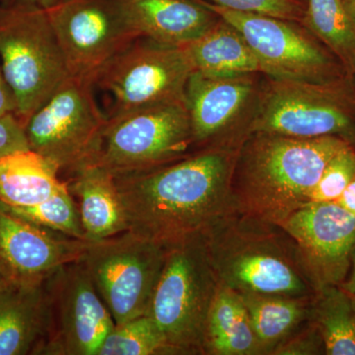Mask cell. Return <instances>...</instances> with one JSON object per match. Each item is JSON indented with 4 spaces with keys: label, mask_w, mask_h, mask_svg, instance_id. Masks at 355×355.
I'll return each instance as SVG.
<instances>
[{
    "label": "cell",
    "mask_w": 355,
    "mask_h": 355,
    "mask_svg": "<svg viewBox=\"0 0 355 355\" xmlns=\"http://www.w3.org/2000/svg\"><path fill=\"white\" fill-rule=\"evenodd\" d=\"M234 164L227 151L209 150L176 163L114 175L128 231L165 247L205 234L235 211Z\"/></svg>",
    "instance_id": "obj_1"
},
{
    "label": "cell",
    "mask_w": 355,
    "mask_h": 355,
    "mask_svg": "<svg viewBox=\"0 0 355 355\" xmlns=\"http://www.w3.org/2000/svg\"><path fill=\"white\" fill-rule=\"evenodd\" d=\"M347 146V139L335 135L254 133L235 160L231 190L236 211L279 225L308 203L326 166Z\"/></svg>",
    "instance_id": "obj_2"
},
{
    "label": "cell",
    "mask_w": 355,
    "mask_h": 355,
    "mask_svg": "<svg viewBox=\"0 0 355 355\" xmlns=\"http://www.w3.org/2000/svg\"><path fill=\"white\" fill-rule=\"evenodd\" d=\"M219 284L238 293L311 299L316 294L288 233L235 211L203 234Z\"/></svg>",
    "instance_id": "obj_3"
},
{
    "label": "cell",
    "mask_w": 355,
    "mask_h": 355,
    "mask_svg": "<svg viewBox=\"0 0 355 355\" xmlns=\"http://www.w3.org/2000/svg\"><path fill=\"white\" fill-rule=\"evenodd\" d=\"M146 315L168 354H205L210 307L219 287L203 234L170 245Z\"/></svg>",
    "instance_id": "obj_4"
},
{
    "label": "cell",
    "mask_w": 355,
    "mask_h": 355,
    "mask_svg": "<svg viewBox=\"0 0 355 355\" xmlns=\"http://www.w3.org/2000/svg\"><path fill=\"white\" fill-rule=\"evenodd\" d=\"M0 62L23 127L70 77L46 9L30 2L0 6Z\"/></svg>",
    "instance_id": "obj_5"
},
{
    "label": "cell",
    "mask_w": 355,
    "mask_h": 355,
    "mask_svg": "<svg viewBox=\"0 0 355 355\" xmlns=\"http://www.w3.org/2000/svg\"><path fill=\"white\" fill-rule=\"evenodd\" d=\"M106 123L93 83L70 76L30 116L24 132L30 150L69 177L94 163Z\"/></svg>",
    "instance_id": "obj_6"
},
{
    "label": "cell",
    "mask_w": 355,
    "mask_h": 355,
    "mask_svg": "<svg viewBox=\"0 0 355 355\" xmlns=\"http://www.w3.org/2000/svg\"><path fill=\"white\" fill-rule=\"evenodd\" d=\"M195 70L184 46L139 38L114 55L93 86L109 97L107 119L127 112L184 101V89Z\"/></svg>",
    "instance_id": "obj_7"
},
{
    "label": "cell",
    "mask_w": 355,
    "mask_h": 355,
    "mask_svg": "<svg viewBox=\"0 0 355 355\" xmlns=\"http://www.w3.org/2000/svg\"><path fill=\"white\" fill-rule=\"evenodd\" d=\"M186 102L164 103L107 119L92 165L113 175L171 163L193 144Z\"/></svg>",
    "instance_id": "obj_8"
},
{
    "label": "cell",
    "mask_w": 355,
    "mask_h": 355,
    "mask_svg": "<svg viewBox=\"0 0 355 355\" xmlns=\"http://www.w3.org/2000/svg\"><path fill=\"white\" fill-rule=\"evenodd\" d=\"M166 251L130 231L89 244L79 260L116 324L146 314Z\"/></svg>",
    "instance_id": "obj_9"
},
{
    "label": "cell",
    "mask_w": 355,
    "mask_h": 355,
    "mask_svg": "<svg viewBox=\"0 0 355 355\" xmlns=\"http://www.w3.org/2000/svg\"><path fill=\"white\" fill-rule=\"evenodd\" d=\"M46 11L70 76L92 83L114 55L139 39L114 0H64Z\"/></svg>",
    "instance_id": "obj_10"
},
{
    "label": "cell",
    "mask_w": 355,
    "mask_h": 355,
    "mask_svg": "<svg viewBox=\"0 0 355 355\" xmlns=\"http://www.w3.org/2000/svg\"><path fill=\"white\" fill-rule=\"evenodd\" d=\"M51 322L40 354L98 355L116 323L83 261L67 263L48 277Z\"/></svg>",
    "instance_id": "obj_11"
},
{
    "label": "cell",
    "mask_w": 355,
    "mask_h": 355,
    "mask_svg": "<svg viewBox=\"0 0 355 355\" xmlns=\"http://www.w3.org/2000/svg\"><path fill=\"white\" fill-rule=\"evenodd\" d=\"M202 3L242 35L263 73L275 80L324 85L331 69L330 58L298 28L272 16Z\"/></svg>",
    "instance_id": "obj_12"
},
{
    "label": "cell",
    "mask_w": 355,
    "mask_h": 355,
    "mask_svg": "<svg viewBox=\"0 0 355 355\" xmlns=\"http://www.w3.org/2000/svg\"><path fill=\"white\" fill-rule=\"evenodd\" d=\"M297 247L316 292L340 286L355 251V218L336 202H308L279 224Z\"/></svg>",
    "instance_id": "obj_13"
},
{
    "label": "cell",
    "mask_w": 355,
    "mask_h": 355,
    "mask_svg": "<svg viewBox=\"0 0 355 355\" xmlns=\"http://www.w3.org/2000/svg\"><path fill=\"white\" fill-rule=\"evenodd\" d=\"M251 130L296 139H343L354 132V123L343 103L324 85L275 80L261 100Z\"/></svg>",
    "instance_id": "obj_14"
},
{
    "label": "cell",
    "mask_w": 355,
    "mask_h": 355,
    "mask_svg": "<svg viewBox=\"0 0 355 355\" xmlns=\"http://www.w3.org/2000/svg\"><path fill=\"white\" fill-rule=\"evenodd\" d=\"M90 243L39 227L0 207V260L18 284L43 282L79 260Z\"/></svg>",
    "instance_id": "obj_15"
},
{
    "label": "cell",
    "mask_w": 355,
    "mask_h": 355,
    "mask_svg": "<svg viewBox=\"0 0 355 355\" xmlns=\"http://www.w3.org/2000/svg\"><path fill=\"white\" fill-rule=\"evenodd\" d=\"M128 27L137 38L171 46H187L216 24V14L191 0H114Z\"/></svg>",
    "instance_id": "obj_16"
},
{
    "label": "cell",
    "mask_w": 355,
    "mask_h": 355,
    "mask_svg": "<svg viewBox=\"0 0 355 355\" xmlns=\"http://www.w3.org/2000/svg\"><path fill=\"white\" fill-rule=\"evenodd\" d=\"M253 90L249 76H209L193 70L184 89L193 141H205L230 125L249 102Z\"/></svg>",
    "instance_id": "obj_17"
},
{
    "label": "cell",
    "mask_w": 355,
    "mask_h": 355,
    "mask_svg": "<svg viewBox=\"0 0 355 355\" xmlns=\"http://www.w3.org/2000/svg\"><path fill=\"white\" fill-rule=\"evenodd\" d=\"M50 322L48 279L0 292V355L40 354Z\"/></svg>",
    "instance_id": "obj_18"
},
{
    "label": "cell",
    "mask_w": 355,
    "mask_h": 355,
    "mask_svg": "<svg viewBox=\"0 0 355 355\" xmlns=\"http://www.w3.org/2000/svg\"><path fill=\"white\" fill-rule=\"evenodd\" d=\"M67 180L76 200L87 242H99L128 231L125 211L114 175L98 165H89Z\"/></svg>",
    "instance_id": "obj_19"
},
{
    "label": "cell",
    "mask_w": 355,
    "mask_h": 355,
    "mask_svg": "<svg viewBox=\"0 0 355 355\" xmlns=\"http://www.w3.org/2000/svg\"><path fill=\"white\" fill-rule=\"evenodd\" d=\"M67 184L50 161L30 149L0 159L1 205H37L53 197Z\"/></svg>",
    "instance_id": "obj_20"
},
{
    "label": "cell",
    "mask_w": 355,
    "mask_h": 355,
    "mask_svg": "<svg viewBox=\"0 0 355 355\" xmlns=\"http://www.w3.org/2000/svg\"><path fill=\"white\" fill-rule=\"evenodd\" d=\"M260 354V345L241 296L219 284L207 318L205 354Z\"/></svg>",
    "instance_id": "obj_21"
},
{
    "label": "cell",
    "mask_w": 355,
    "mask_h": 355,
    "mask_svg": "<svg viewBox=\"0 0 355 355\" xmlns=\"http://www.w3.org/2000/svg\"><path fill=\"white\" fill-rule=\"evenodd\" d=\"M184 46L195 70L209 76H249L263 72L260 62L242 35L224 21Z\"/></svg>",
    "instance_id": "obj_22"
},
{
    "label": "cell",
    "mask_w": 355,
    "mask_h": 355,
    "mask_svg": "<svg viewBox=\"0 0 355 355\" xmlns=\"http://www.w3.org/2000/svg\"><path fill=\"white\" fill-rule=\"evenodd\" d=\"M239 295L246 307L261 354H272L310 315V299L254 293Z\"/></svg>",
    "instance_id": "obj_23"
},
{
    "label": "cell",
    "mask_w": 355,
    "mask_h": 355,
    "mask_svg": "<svg viewBox=\"0 0 355 355\" xmlns=\"http://www.w3.org/2000/svg\"><path fill=\"white\" fill-rule=\"evenodd\" d=\"M311 319L329 355H355V308L352 295L340 286L320 289L311 302Z\"/></svg>",
    "instance_id": "obj_24"
},
{
    "label": "cell",
    "mask_w": 355,
    "mask_h": 355,
    "mask_svg": "<svg viewBox=\"0 0 355 355\" xmlns=\"http://www.w3.org/2000/svg\"><path fill=\"white\" fill-rule=\"evenodd\" d=\"M305 22L318 38L355 70V24L343 0H308Z\"/></svg>",
    "instance_id": "obj_25"
},
{
    "label": "cell",
    "mask_w": 355,
    "mask_h": 355,
    "mask_svg": "<svg viewBox=\"0 0 355 355\" xmlns=\"http://www.w3.org/2000/svg\"><path fill=\"white\" fill-rule=\"evenodd\" d=\"M0 207L9 214L39 227L86 241L78 207L67 184L49 200L37 205L7 207L0 203Z\"/></svg>",
    "instance_id": "obj_26"
},
{
    "label": "cell",
    "mask_w": 355,
    "mask_h": 355,
    "mask_svg": "<svg viewBox=\"0 0 355 355\" xmlns=\"http://www.w3.org/2000/svg\"><path fill=\"white\" fill-rule=\"evenodd\" d=\"M168 354L164 338L148 315L116 324L100 347L98 355Z\"/></svg>",
    "instance_id": "obj_27"
},
{
    "label": "cell",
    "mask_w": 355,
    "mask_h": 355,
    "mask_svg": "<svg viewBox=\"0 0 355 355\" xmlns=\"http://www.w3.org/2000/svg\"><path fill=\"white\" fill-rule=\"evenodd\" d=\"M355 178V151L347 146L331 159L308 202H336Z\"/></svg>",
    "instance_id": "obj_28"
},
{
    "label": "cell",
    "mask_w": 355,
    "mask_h": 355,
    "mask_svg": "<svg viewBox=\"0 0 355 355\" xmlns=\"http://www.w3.org/2000/svg\"><path fill=\"white\" fill-rule=\"evenodd\" d=\"M217 6L241 12L257 13L284 20L300 17V8L292 0H211Z\"/></svg>",
    "instance_id": "obj_29"
},
{
    "label": "cell",
    "mask_w": 355,
    "mask_h": 355,
    "mask_svg": "<svg viewBox=\"0 0 355 355\" xmlns=\"http://www.w3.org/2000/svg\"><path fill=\"white\" fill-rule=\"evenodd\" d=\"M29 149L24 127L15 114H0V159Z\"/></svg>",
    "instance_id": "obj_30"
},
{
    "label": "cell",
    "mask_w": 355,
    "mask_h": 355,
    "mask_svg": "<svg viewBox=\"0 0 355 355\" xmlns=\"http://www.w3.org/2000/svg\"><path fill=\"white\" fill-rule=\"evenodd\" d=\"M309 331H302L300 335L287 338L284 342L273 349V354H318L324 347L323 340L316 327Z\"/></svg>",
    "instance_id": "obj_31"
},
{
    "label": "cell",
    "mask_w": 355,
    "mask_h": 355,
    "mask_svg": "<svg viewBox=\"0 0 355 355\" xmlns=\"http://www.w3.org/2000/svg\"><path fill=\"white\" fill-rule=\"evenodd\" d=\"M16 114V103L0 62V114Z\"/></svg>",
    "instance_id": "obj_32"
},
{
    "label": "cell",
    "mask_w": 355,
    "mask_h": 355,
    "mask_svg": "<svg viewBox=\"0 0 355 355\" xmlns=\"http://www.w3.org/2000/svg\"><path fill=\"white\" fill-rule=\"evenodd\" d=\"M336 202L349 211L355 218V178L345 188Z\"/></svg>",
    "instance_id": "obj_33"
},
{
    "label": "cell",
    "mask_w": 355,
    "mask_h": 355,
    "mask_svg": "<svg viewBox=\"0 0 355 355\" xmlns=\"http://www.w3.org/2000/svg\"><path fill=\"white\" fill-rule=\"evenodd\" d=\"M15 284H18V282H15L11 273L7 270L6 265L0 260V292L6 291Z\"/></svg>",
    "instance_id": "obj_34"
},
{
    "label": "cell",
    "mask_w": 355,
    "mask_h": 355,
    "mask_svg": "<svg viewBox=\"0 0 355 355\" xmlns=\"http://www.w3.org/2000/svg\"><path fill=\"white\" fill-rule=\"evenodd\" d=\"M343 291L349 293L350 295L355 294V251L354 256H352V266H350V270L347 279L340 286Z\"/></svg>",
    "instance_id": "obj_35"
},
{
    "label": "cell",
    "mask_w": 355,
    "mask_h": 355,
    "mask_svg": "<svg viewBox=\"0 0 355 355\" xmlns=\"http://www.w3.org/2000/svg\"><path fill=\"white\" fill-rule=\"evenodd\" d=\"M6 1H15V0H4V2ZM20 1L30 2V3L41 7V8L49 9L51 7L58 6V3L64 1V0H20Z\"/></svg>",
    "instance_id": "obj_36"
},
{
    "label": "cell",
    "mask_w": 355,
    "mask_h": 355,
    "mask_svg": "<svg viewBox=\"0 0 355 355\" xmlns=\"http://www.w3.org/2000/svg\"><path fill=\"white\" fill-rule=\"evenodd\" d=\"M343 2L355 24V0H343Z\"/></svg>",
    "instance_id": "obj_37"
},
{
    "label": "cell",
    "mask_w": 355,
    "mask_h": 355,
    "mask_svg": "<svg viewBox=\"0 0 355 355\" xmlns=\"http://www.w3.org/2000/svg\"><path fill=\"white\" fill-rule=\"evenodd\" d=\"M352 302H354V308H355V294H352Z\"/></svg>",
    "instance_id": "obj_38"
},
{
    "label": "cell",
    "mask_w": 355,
    "mask_h": 355,
    "mask_svg": "<svg viewBox=\"0 0 355 355\" xmlns=\"http://www.w3.org/2000/svg\"><path fill=\"white\" fill-rule=\"evenodd\" d=\"M4 0H0V6H1L2 3H3Z\"/></svg>",
    "instance_id": "obj_39"
}]
</instances>
